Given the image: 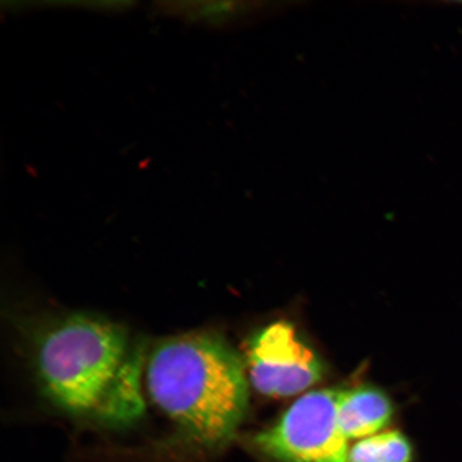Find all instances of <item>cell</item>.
<instances>
[{
	"mask_svg": "<svg viewBox=\"0 0 462 462\" xmlns=\"http://www.w3.org/2000/svg\"><path fill=\"white\" fill-rule=\"evenodd\" d=\"M412 455L408 438L391 430L356 442L349 450V462H411Z\"/></svg>",
	"mask_w": 462,
	"mask_h": 462,
	"instance_id": "cell-7",
	"label": "cell"
},
{
	"mask_svg": "<svg viewBox=\"0 0 462 462\" xmlns=\"http://www.w3.org/2000/svg\"><path fill=\"white\" fill-rule=\"evenodd\" d=\"M246 360L254 388L273 397L299 394L319 383L325 372L319 356L286 321L258 332L248 343Z\"/></svg>",
	"mask_w": 462,
	"mask_h": 462,
	"instance_id": "cell-4",
	"label": "cell"
},
{
	"mask_svg": "<svg viewBox=\"0 0 462 462\" xmlns=\"http://www.w3.org/2000/svg\"><path fill=\"white\" fill-rule=\"evenodd\" d=\"M147 357L146 344L125 328L83 314L50 323L33 343L43 395L69 417L108 430L143 418Z\"/></svg>",
	"mask_w": 462,
	"mask_h": 462,
	"instance_id": "cell-1",
	"label": "cell"
},
{
	"mask_svg": "<svg viewBox=\"0 0 462 462\" xmlns=\"http://www.w3.org/2000/svg\"><path fill=\"white\" fill-rule=\"evenodd\" d=\"M392 402L383 391L373 386L342 390L338 402V423L348 440L377 435L390 424Z\"/></svg>",
	"mask_w": 462,
	"mask_h": 462,
	"instance_id": "cell-5",
	"label": "cell"
},
{
	"mask_svg": "<svg viewBox=\"0 0 462 462\" xmlns=\"http://www.w3.org/2000/svg\"><path fill=\"white\" fill-rule=\"evenodd\" d=\"M160 9L166 14L205 26L233 25L236 19H241L251 13L250 5L245 3H161Z\"/></svg>",
	"mask_w": 462,
	"mask_h": 462,
	"instance_id": "cell-6",
	"label": "cell"
},
{
	"mask_svg": "<svg viewBox=\"0 0 462 462\" xmlns=\"http://www.w3.org/2000/svg\"><path fill=\"white\" fill-rule=\"evenodd\" d=\"M342 389H322L299 398L253 437L256 452L273 462H349V446L338 423Z\"/></svg>",
	"mask_w": 462,
	"mask_h": 462,
	"instance_id": "cell-3",
	"label": "cell"
},
{
	"mask_svg": "<svg viewBox=\"0 0 462 462\" xmlns=\"http://www.w3.org/2000/svg\"><path fill=\"white\" fill-rule=\"evenodd\" d=\"M144 374L150 398L184 448L212 455L234 440L247 412L248 379L222 337L199 332L162 340L148 352Z\"/></svg>",
	"mask_w": 462,
	"mask_h": 462,
	"instance_id": "cell-2",
	"label": "cell"
}]
</instances>
